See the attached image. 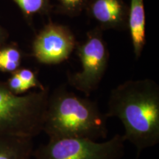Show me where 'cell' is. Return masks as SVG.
Listing matches in <instances>:
<instances>
[{
  "label": "cell",
  "mask_w": 159,
  "mask_h": 159,
  "mask_svg": "<svg viewBox=\"0 0 159 159\" xmlns=\"http://www.w3.org/2000/svg\"><path fill=\"white\" fill-rule=\"evenodd\" d=\"M15 73L22 81L27 91L33 88L39 89L40 90L45 88L44 85L41 84L39 79L37 78L36 74L31 69L27 68H19L15 71Z\"/></svg>",
  "instance_id": "obj_13"
},
{
  "label": "cell",
  "mask_w": 159,
  "mask_h": 159,
  "mask_svg": "<svg viewBox=\"0 0 159 159\" xmlns=\"http://www.w3.org/2000/svg\"><path fill=\"white\" fill-rule=\"evenodd\" d=\"M85 11L102 30L128 28L129 6L124 0H89Z\"/></svg>",
  "instance_id": "obj_7"
},
{
  "label": "cell",
  "mask_w": 159,
  "mask_h": 159,
  "mask_svg": "<svg viewBox=\"0 0 159 159\" xmlns=\"http://www.w3.org/2000/svg\"><path fill=\"white\" fill-rule=\"evenodd\" d=\"M25 16L31 19L36 14H47L51 11L50 0H13Z\"/></svg>",
  "instance_id": "obj_11"
},
{
  "label": "cell",
  "mask_w": 159,
  "mask_h": 159,
  "mask_svg": "<svg viewBox=\"0 0 159 159\" xmlns=\"http://www.w3.org/2000/svg\"><path fill=\"white\" fill-rule=\"evenodd\" d=\"M102 31L97 27L87 33L85 41L77 49L81 70L67 74L69 84L86 97L98 89L108 66L110 53Z\"/></svg>",
  "instance_id": "obj_5"
},
{
  "label": "cell",
  "mask_w": 159,
  "mask_h": 159,
  "mask_svg": "<svg viewBox=\"0 0 159 159\" xmlns=\"http://www.w3.org/2000/svg\"><path fill=\"white\" fill-rule=\"evenodd\" d=\"M6 84H7L10 90L15 94H24L27 91V89H26L22 81L21 80V79L15 72L12 73L11 76L10 77V78L6 82Z\"/></svg>",
  "instance_id": "obj_14"
},
{
  "label": "cell",
  "mask_w": 159,
  "mask_h": 159,
  "mask_svg": "<svg viewBox=\"0 0 159 159\" xmlns=\"http://www.w3.org/2000/svg\"><path fill=\"white\" fill-rule=\"evenodd\" d=\"M108 118L119 119L124 126L125 142L142 151L159 143V85L153 80H130L111 91Z\"/></svg>",
  "instance_id": "obj_1"
},
{
  "label": "cell",
  "mask_w": 159,
  "mask_h": 159,
  "mask_svg": "<svg viewBox=\"0 0 159 159\" xmlns=\"http://www.w3.org/2000/svg\"><path fill=\"white\" fill-rule=\"evenodd\" d=\"M21 52L14 47H0V71L13 73L19 69Z\"/></svg>",
  "instance_id": "obj_10"
},
{
  "label": "cell",
  "mask_w": 159,
  "mask_h": 159,
  "mask_svg": "<svg viewBox=\"0 0 159 159\" xmlns=\"http://www.w3.org/2000/svg\"><path fill=\"white\" fill-rule=\"evenodd\" d=\"M89 0H56L58 13L75 17L85 10Z\"/></svg>",
  "instance_id": "obj_12"
},
{
  "label": "cell",
  "mask_w": 159,
  "mask_h": 159,
  "mask_svg": "<svg viewBox=\"0 0 159 159\" xmlns=\"http://www.w3.org/2000/svg\"><path fill=\"white\" fill-rule=\"evenodd\" d=\"M145 24L144 0H130L128 28L130 33L134 55L136 59L141 56L146 43Z\"/></svg>",
  "instance_id": "obj_8"
},
{
  "label": "cell",
  "mask_w": 159,
  "mask_h": 159,
  "mask_svg": "<svg viewBox=\"0 0 159 159\" xmlns=\"http://www.w3.org/2000/svg\"><path fill=\"white\" fill-rule=\"evenodd\" d=\"M49 89L13 94L0 80V135L34 139L43 132Z\"/></svg>",
  "instance_id": "obj_3"
},
{
  "label": "cell",
  "mask_w": 159,
  "mask_h": 159,
  "mask_svg": "<svg viewBox=\"0 0 159 159\" xmlns=\"http://www.w3.org/2000/svg\"><path fill=\"white\" fill-rule=\"evenodd\" d=\"M33 139L0 135V159H33Z\"/></svg>",
  "instance_id": "obj_9"
},
{
  "label": "cell",
  "mask_w": 159,
  "mask_h": 159,
  "mask_svg": "<svg viewBox=\"0 0 159 159\" xmlns=\"http://www.w3.org/2000/svg\"><path fill=\"white\" fill-rule=\"evenodd\" d=\"M108 117L97 102L77 96L64 85L49 93L43 122L49 139L79 138L98 141L108 136Z\"/></svg>",
  "instance_id": "obj_2"
},
{
  "label": "cell",
  "mask_w": 159,
  "mask_h": 159,
  "mask_svg": "<svg viewBox=\"0 0 159 159\" xmlns=\"http://www.w3.org/2000/svg\"><path fill=\"white\" fill-rule=\"evenodd\" d=\"M76 40L66 26L49 22L39 32L33 43V54L39 63L54 65L69 58Z\"/></svg>",
  "instance_id": "obj_6"
},
{
  "label": "cell",
  "mask_w": 159,
  "mask_h": 159,
  "mask_svg": "<svg viewBox=\"0 0 159 159\" xmlns=\"http://www.w3.org/2000/svg\"><path fill=\"white\" fill-rule=\"evenodd\" d=\"M136 159H138V158H136Z\"/></svg>",
  "instance_id": "obj_16"
},
{
  "label": "cell",
  "mask_w": 159,
  "mask_h": 159,
  "mask_svg": "<svg viewBox=\"0 0 159 159\" xmlns=\"http://www.w3.org/2000/svg\"><path fill=\"white\" fill-rule=\"evenodd\" d=\"M6 36H7V35H6L5 31L0 27V46L2 44L4 41H5Z\"/></svg>",
  "instance_id": "obj_15"
},
{
  "label": "cell",
  "mask_w": 159,
  "mask_h": 159,
  "mask_svg": "<svg viewBox=\"0 0 159 159\" xmlns=\"http://www.w3.org/2000/svg\"><path fill=\"white\" fill-rule=\"evenodd\" d=\"M125 139L115 134L104 142L79 138L49 139L34 149L33 159H122Z\"/></svg>",
  "instance_id": "obj_4"
}]
</instances>
